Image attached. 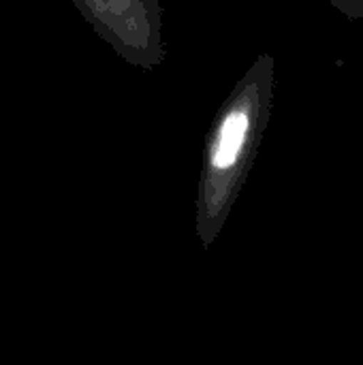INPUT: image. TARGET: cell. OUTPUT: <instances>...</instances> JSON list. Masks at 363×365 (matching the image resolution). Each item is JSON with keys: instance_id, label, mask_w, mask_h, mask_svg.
<instances>
[{"instance_id": "1", "label": "cell", "mask_w": 363, "mask_h": 365, "mask_svg": "<svg viewBox=\"0 0 363 365\" xmlns=\"http://www.w3.org/2000/svg\"><path fill=\"white\" fill-rule=\"evenodd\" d=\"M274 83L276 62L263 53L235 83L210 128L195 201L203 248L216 242L246 184L272 115Z\"/></svg>"}, {"instance_id": "2", "label": "cell", "mask_w": 363, "mask_h": 365, "mask_svg": "<svg viewBox=\"0 0 363 365\" xmlns=\"http://www.w3.org/2000/svg\"><path fill=\"white\" fill-rule=\"evenodd\" d=\"M124 62L154 71L165 60L160 0H71Z\"/></svg>"}, {"instance_id": "3", "label": "cell", "mask_w": 363, "mask_h": 365, "mask_svg": "<svg viewBox=\"0 0 363 365\" xmlns=\"http://www.w3.org/2000/svg\"><path fill=\"white\" fill-rule=\"evenodd\" d=\"M334 9H338L349 21H362L363 19V0H329Z\"/></svg>"}]
</instances>
